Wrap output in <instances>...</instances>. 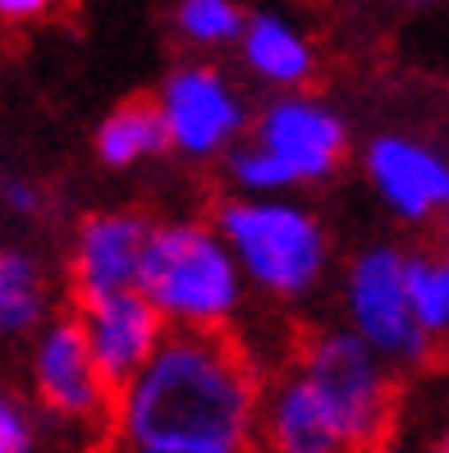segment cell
<instances>
[{"instance_id": "obj_1", "label": "cell", "mask_w": 449, "mask_h": 453, "mask_svg": "<svg viewBox=\"0 0 449 453\" xmlns=\"http://www.w3.org/2000/svg\"><path fill=\"white\" fill-rule=\"evenodd\" d=\"M267 376L229 330H170L115 394V444L174 453H252Z\"/></svg>"}, {"instance_id": "obj_2", "label": "cell", "mask_w": 449, "mask_h": 453, "mask_svg": "<svg viewBox=\"0 0 449 453\" xmlns=\"http://www.w3.org/2000/svg\"><path fill=\"white\" fill-rule=\"evenodd\" d=\"M138 288L156 303L170 330H229L244 311L248 275L211 220H151Z\"/></svg>"}, {"instance_id": "obj_3", "label": "cell", "mask_w": 449, "mask_h": 453, "mask_svg": "<svg viewBox=\"0 0 449 453\" xmlns=\"http://www.w3.org/2000/svg\"><path fill=\"white\" fill-rule=\"evenodd\" d=\"M211 225L239 257L248 284L261 298L303 303L316 293L330 265V238L316 211L289 197H239L211 206Z\"/></svg>"}, {"instance_id": "obj_4", "label": "cell", "mask_w": 449, "mask_h": 453, "mask_svg": "<svg viewBox=\"0 0 449 453\" xmlns=\"http://www.w3.org/2000/svg\"><path fill=\"white\" fill-rule=\"evenodd\" d=\"M294 362L307 371V380L321 389L330 412L339 417L353 453H372L390 435L394 398H399V371H394L362 334L349 326L312 330Z\"/></svg>"}, {"instance_id": "obj_5", "label": "cell", "mask_w": 449, "mask_h": 453, "mask_svg": "<svg viewBox=\"0 0 449 453\" xmlns=\"http://www.w3.org/2000/svg\"><path fill=\"white\" fill-rule=\"evenodd\" d=\"M344 326L362 334L394 371H427L440 343L422 330L408 298V248L372 243L344 271Z\"/></svg>"}, {"instance_id": "obj_6", "label": "cell", "mask_w": 449, "mask_h": 453, "mask_svg": "<svg viewBox=\"0 0 449 453\" xmlns=\"http://www.w3.org/2000/svg\"><path fill=\"white\" fill-rule=\"evenodd\" d=\"M28 398L37 403V412L46 421L74 426V431H97L111 444L115 385L101 376L88 330H83L74 307L56 311L28 339Z\"/></svg>"}, {"instance_id": "obj_7", "label": "cell", "mask_w": 449, "mask_h": 453, "mask_svg": "<svg viewBox=\"0 0 449 453\" xmlns=\"http://www.w3.org/2000/svg\"><path fill=\"white\" fill-rule=\"evenodd\" d=\"M161 115L170 124V147L183 161H225V156L239 147L252 133V111L248 96L239 92V83L211 60H183L174 65L161 88Z\"/></svg>"}, {"instance_id": "obj_8", "label": "cell", "mask_w": 449, "mask_h": 453, "mask_svg": "<svg viewBox=\"0 0 449 453\" xmlns=\"http://www.w3.org/2000/svg\"><path fill=\"white\" fill-rule=\"evenodd\" d=\"M267 151H275L280 161L294 170L298 188L303 183H326L339 174V165L349 161V119L335 111L330 101L312 92H271V101L257 105L252 133Z\"/></svg>"}, {"instance_id": "obj_9", "label": "cell", "mask_w": 449, "mask_h": 453, "mask_svg": "<svg viewBox=\"0 0 449 453\" xmlns=\"http://www.w3.org/2000/svg\"><path fill=\"white\" fill-rule=\"evenodd\" d=\"M147 234L151 220L143 211H92L78 220L65 257L69 307H88L97 298H111V293L138 288Z\"/></svg>"}, {"instance_id": "obj_10", "label": "cell", "mask_w": 449, "mask_h": 453, "mask_svg": "<svg viewBox=\"0 0 449 453\" xmlns=\"http://www.w3.org/2000/svg\"><path fill=\"white\" fill-rule=\"evenodd\" d=\"M362 174L376 202L404 225L422 229L449 211V161L408 133H376L362 147Z\"/></svg>"}, {"instance_id": "obj_11", "label": "cell", "mask_w": 449, "mask_h": 453, "mask_svg": "<svg viewBox=\"0 0 449 453\" xmlns=\"http://www.w3.org/2000/svg\"><path fill=\"white\" fill-rule=\"evenodd\" d=\"M252 453H353L339 417L298 362L267 376Z\"/></svg>"}, {"instance_id": "obj_12", "label": "cell", "mask_w": 449, "mask_h": 453, "mask_svg": "<svg viewBox=\"0 0 449 453\" xmlns=\"http://www.w3.org/2000/svg\"><path fill=\"white\" fill-rule=\"evenodd\" d=\"M74 311L88 330L101 376L115 385V394L156 357V349L170 334V321L156 311V303L143 288H124V293H111V298H97V303L74 307Z\"/></svg>"}, {"instance_id": "obj_13", "label": "cell", "mask_w": 449, "mask_h": 453, "mask_svg": "<svg viewBox=\"0 0 449 453\" xmlns=\"http://www.w3.org/2000/svg\"><path fill=\"white\" fill-rule=\"evenodd\" d=\"M244 69L271 92H307L316 78V46L289 14L280 10H252L248 33L239 42Z\"/></svg>"}, {"instance_id": "obj_14", "label": "cell", "mask_w": 449, "mask_h": 453, "mask_svg": "<svg viewBox=\"0 0 449 453\" xmlns=\"http://www.w3.org/2000/svg\"><path fill=\"white\" fill-rule=\"evenodd\" d=\"M92 151L105 170H134L147 165L156 156L174 151L170 147V124L161 115V101L151 96H128L105 115L92 133Z\"/></svg>"}, {"instance_id": "obj_15", "label": "cell", "mask_w": 449, "mask_h": 453, "mask_svg": "<svg viewBox=\"0 0 449 453\" xmlns=\"http://www.w3.org/2000/svg\"><path fill=\"white\" fill-rule=\"evenodd\" d=\"M50 284L42 261L28 248H0V334L5 339H33L50 321Z\"/></svg>"}, {"instance_id": "obj_16", "label": "cell", "mask_w": 449, "mask_h": 453, "mask_svg": "<svg viewBox=\"0 0 449 453\" xmlns=\"http://www.w3.org/2000/svg\"><path fill=\"white\" fill-rule=\"evenodd\" d=\"M248 14L244 0H174L170 28L189 50H239Z\"/></svg>"}, {"instance_id": "obj_17", "label": "cell", "mask_w": 449, "mask_h": 453, "mask_svg": "<svg viewBox=\"0 0 449 453\" xmlns=\"http://www.w3.org/2000/svg\"><path fill=\"white\" fill-rule=\"evenodd\" d=\"M408 298L422 330L445 349L449 343V252L445 248H408Z\"/></svg>"}, {"instance_id": "obj_18", "label": "cell", "mask_w": 449, "mask_h": 453, "mask_svg": "<svg viewBox=\"0 0 449 453\" xmlns=\"http://www.w3.org/2000/svg\"><path fill=\"white\" fill-rule=\"evenodd\" d=\"M221 170H225L229 193H239V197H284V193L298 188L294 170H289L275 151L261 147L257 138H244L221 161Z\"/></svg>"}, {"instance_id": "obj_19", "label": "cell", "mask_w": 449, "mask_h": 453, "mask_svg": "<svg viewBox=\"0 0 449 453\" xmlns=\"http://www.w3.org/2000/svg\"><path fill=\"white\" fill-rule=\"evenodd\" d=\"M37 403L23 394H0V453H33L37 449Z\"/></svg>"}, {"instance_id": "obj_20", "label": "cell", "mask_w": 449, "mask_h": 453, "mask_svg": "<svg viewBox=\"0 0 449 453\" xmlns=\"http://www.w3.org/2000/svg\"><path fill=\"white\" fill-rule=\"evenodd\" d=\"M0 206H5L10 220H42L46 206H50V193L42 188L37 179L5 170V179H0Z\"/></svg>"}, {"instance_id": "obj_21", "label": "cell", "mask_w": 449, "mask_h": 453, "mask_svg": "<svg viewBox=\"0 0 449 453\" xmlns=\"http://www.w3.org/2000/svg\"><path fill=\"white\" fill-rule=\"evenodd\" d=\"M56 5L60 0H0V19H5L10 28H19V23H42V19H50Z\"/></svg>"}, {"instance_id": "obj_22", "label": "cell", "mask_w": 449, "mask_h": 453, "mask_svg": "<svg viewBox=\"0 0 449 453\" xmlns=\"http://www.w3.org/2000/svg\"><path fill=\"white\" fill-rule=\"evenodd\" d=\"M105 453H174V449H134V444H105Z\"/></svg>"}, {"instance_id": "obj_23", "label": "cell", "mask_w": 449, "mask_h": 453, "mask_svg": "<svg viewBox=\"0 0 449 453\" xmlns=\"http://www.w3.org/2000/svg\"><path fill=\"white\" fill-rule=\"evenodd\" d=\"M404 10H440V5H449V0H399Z\"/></svg>"}, {"instance_id": "obj_24", "label": "cell", "mask_w": 449, "mask_h": 453, "mask_svg": "<svg viewBox=\"0 0 449 453\" xmlns=\"http://www.w3.org/2000/svg\"><path fill=\"white\" fill-rule=\"evenodd\" d=\"M431 453H449V426H445V431L436 435V444H431Z\"/></svg>"}, {"instance_id": "obj_25", "label": "cell", "mask_w": 449, "mask_h": 453, "mask_svg": "<svg viewBox=\"0 0 449 453\" xmlns=\"http://www.w3.org/2000/svg\"><path fill=\"white\" fill-rule=\"evenodd\" d=\"M440 248L449 252V211H445V216H440Z\"/></svg>"}]
</instances>
